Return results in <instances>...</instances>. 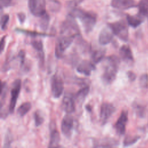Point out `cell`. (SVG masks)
<instances>
[{
	"label": "cell",
	"mask_w": 148,
	"mask_h": 148,
	"mask_svg": "<svg viewBox=\"0 0 148 148\" xmlns=\"http://www.w3.org/2000/svg\"><path fill=\"white\" fill-rule=\"evenodd\" d=\"M40 17V20L39 22L40 27L42 30L46 31L47 29V27L49 24L50 17L49 14L46 13Z\"/></svg>",
	"instance_id": "83f0119b"
},
{
	"label": "cell",
	"mask_w": 148,
	"mask_h": 148,
	"mask_svg": "<svg viewBox=\"0 0 148 148\" xmlns=\"http://www.w3.org/2000/svg\"><path fill=\"white\" fill-rule=\"evenodd\" d=\"M127 121L128 112L127 110H123L114 125V129L118 135H123L125 134Z\"/></svg>",
	"instance_id": "7c38bea8"
},
{
	"label": "cell",
	"mask_w": 148,
	"mask_h": 148,
	"mask_svg": "<svg viewBox=\"0 0 148 148\" xmlns=\"http://www.w3.org/2000/svg\"><path fill=\"white\" fill-rule=\"evenodd\" d=\"M111 5L118 9L125 10L134 7L135 1L134 0H112Z\"/></svg>",
	"instance_id": "ac0fdd59"
},
{
	"label": "cell",
	"mask_w": 148,
	"mask_h": 148,
	"mask_svg": "<svg viewBox=\"0 0 148 148\" xmlns=\"http://www.w3.org/2000/svg\"><path fill=\"white\" fill-rule=\"evenodd\" d=\"M21 87V81L19 79H16L12 85L10 90V99L9 105V111L10 113H13L17 103V101L20 92Z\"/></svg>",
	"instance_id": "52a82bcc"
},
{
	"label": "cell",
	"mask_w": 148,
	"mask_h": 148,
	"mask_svg": "<svg viewBox=\"0 0 148 148\" xmlns=\"http://www.w3.org/2000/svg\"><path fill=\"white\" fill-rule=\"evenodd\" d=\"M74 127L73 118L69 114H66L62 119L61 129L62 134L66 138H70L72 134Z\"/></svg>",
	"instance_id": "9c48e42d"
},
{
	"label": "cell",
	"mask_w": 148,
	"mask_h": 148,
	"mask_svg": "<svg viewBox=\"0 0 148 148\" xmlns=\"http://www.w3.org/2000/svg\"><path fill=\"white\" fill-rule=\"evenodd\" d=\"M84 0H73V2L75 5H77L82 3Z\"/></svg>",
	"instance_id": "f35d334b"
},
{
	"label": "cell",
	"mask_w": 148,
	"mask_h": 148,
	"mask_svg": "<svg viewBox=\"0 0 148 148\" xmlns=\"http://www.w3.org/2000/svg\"><path fill=\"white\" fill-rule=\"evenodd\" d=\"M95 69V64L88 60H83L77 66L76 71L77 72L86 76H90L91 72Z\"/></svg>",
	"instance_id": "4fadbf2b"
},
{
	"label": "cell",
	"mask_w": 148,
	"mask_h": 148,
	"mask_svg": "<svg viewBox=\"0 0 148 148\" xmlns=\"http://www.w3.org/2000/svg\"><path fill=\"white\" fill-rule=\"evenodd\" d=\"M113 33L110 27L108 25L107 27L103 28L99 35L98 41L101 45H106L110 43L113 38Z\"/></svg>",
	"instance_id": "5bb4252c"
},
{
	"label": "cell",
	"mask_w": 148,
	"mask_h": 148,
	"mask_svg": "<svg viewBox=\"0 0 148 148\" xmlns=\"http://www.w3.org/2000/svg\"><path fill=\"white\" fill-rule=\"evenodd\" d=\"M17 17H18V19L20 23L21 24H23V23H24V21L25 20L26 16L24 13L20 12V13H18L17 14Z\"/></svg>",
	"instance_id": "d590c367"
},
{
	"label": "cell",
	"mask_w": 148,
	"mask_h": 148,
	"mask_svg": "<svg viewBox=\"0 0 148 148\" xmlns=\"http://www.w3.org/2000/svg\"><path fill=\"white\" fill-rule=\"evenodd\" d=\"M115 111L116 108L111 103L103 102L101 105L100 108V120L103 125L108 121Z\"/></svg>",
	"instance_id": "30bf717a"
},
{
	"label": "cell",
	"mask_w": 148,
	"mask_h": 148,
	"mask_svg": "<svg viewBox=\"0 0 148 148\" xmlns=\"http://www.w3.org/2000/svg\"><path fill=\"white\" fill-rule=\"evenodd\" d=\"M50 137L49 147H58L60 140V136L58 131L55 126V123H51L50 124Z\"/></svg>",
	"instance_id": "d6986e66"
},
{
	"label": "cell",
	"mask_w": 148,
	"mask_h": 148,
	"mask_svg": "<svg viewBox=\"0 0 148 148\" xmlns=\"http://www.w3.org/2000/svg\"><path fill=\"white\" fill-rule=\"evenodd\" d=\"M12 0H1V6L2 7H6L10 5Z\"/></svg>",
	"instance_id": "8d00e7d4"
},
{
	"label": "cell",
	"mask_w": 148,
	"mask_h": 148,
	"mask_svg": "<svg viewBox=\"0 0 148 148\" xmlns=\"http://www.w3.org/2000/svg\"><path fill=\"white\" fill-rule=\"evenodd\" d=\"M5 39H6V36H3L1 39V53H2L5 49Z\"/></svg>",
	"instance_id": "74e56055"
},
{
	"label": "cell",
	"mask_w": 148,
	"mask_h": 148,
	"mask_svg": "<svg viewBox=\"0 0 148 148\" xmlns=\"http://www.w3.org/2000/svg\"><path fill=\"white\" fill-rule=\"evenodd\" d=\"M8 91V87L7 83L5 82H2L1 83V101H0V107L4 106L5 100L7 97Z\"/></svg>",
	"instance_id": "cb8c5ba5"
},
{
	"label": "cell",
	"mask_w": 148,
	"mask_h": 148,
	"mask_svg": "<svg viewBox=\"0 0 148 148\" xmlns=\"http://www.w3.org/2000/svg\"><path fill=\"white\" fill-rule=\"evenodd\" d=\"M17 32H22L24 34H25L27 35H30L31 36H48L49 35L45 34V33H40V32H35V31H28V30H24V29H19V28H17L16 29Z\"/></svg>",
	"instance_id": "4dcf8cb0"
},
{
	"label": "cell",
	"mask_w": 148,
	"mask_h": 148,
	"mask_svg": "<svg viewBox=\"0 0 148 148\" xmlns=\"http://www.w3.org/2000/svg\"><path fill=\"white\" fill-rule=\"evenodd\" d=\"M13 140L12 135L8 132L6 134V136L5 137V140H4V145L3 147H9L11 146V143Z\"/></svg>",
	"instance_id": "836d02e7"
},
{
	"label": "cell",
	"mask_w": 148,
	"mask_h": 148,
	"mask_svg": "<svg viewBox=\"0 0 148 148\" xmlns=\"http://www.w3.org/2000/svg\"><path fill=\"white\" fill-rule=\"evenodd\" d=\"M28 5L30 12L36 17H41L46 13V0H28Z\"/></svg>",
	"instance_id": "8992f818"
},
{
	"label": "cell",
	"mask_w": 148,
	"mask_h": 148,
	"mask_svg": "<svg viewBox=\"0 0 148 148\" xmlns=\"http://www.w3.org/2000/svg\"><path fill=\"white\" fill-rule=\"evenodd\" d=\"M33 117H34V122L36 127H39L45 121L44 116L40 110H36L34 113Z\"/></svg>",
	"instance_id": "484cf974"
},
{
	"label": "cell",
	"mask_w": 148,
	"mask_h": 148,
	"mask_svg": "<svg viewBox=\"0 0 148 148\" xmlns=\"http://www.w3.org/2000/svg\"><path fill=\"white\" fill-rule=\"evenodd\" d=\"M75 38L72 36H60L55 46V55L57 58H61L64 56V52L71 45Z\"/></svg>",
	"instance_id": "5b68a950"
},
{
	"label": "cell",
	"mask_w": 148,
	"mask_h": 148,
	"mask_svg": "<svg viewBox=\"0 0 148 148\" xmlns=\"http://www.w3.org/2000/svg\"><path fill=\"white\" fill-rule=\"evenodd\" d=\"M139 85L143 88L148 87V75L147 73H144L140 77Z\"/></svg>",
	"instance_id": "1f68e13d"
},
{
	"label": "cell",
	"mask_w": 148,
	"mask_h": 148,
	"mask_svg": "<svg viewBox=\"0 0 148 148\" xmlns=\"http://www.w3.org/2000/svg\"><path fill=\"white\" fill-rule=\"evenodd\" d=\"M127 24L124 20H121L113 23H109L108 26L114 35L120 39L127 42L128 39V28Z\"/></svg>",
	"instance_id": "277c9868"
},
{
	"label": "cell",
	"mask_w": 148,
	"mask_h": 148,
	"mask_svg": "<svg viewBox=\"0 0 148 148\" xmlns=\"http://www.w3.org/2000/svg\"><path fill=\"white\" fill-rule=\"evenodd\" d=\"M127 77L128 78V80L130 82L134 81L135 80L136 77V76L135 73L134 72H133L132 71H128L127 72Z\"/></svg>",
	"instance_id": "e575fe53"
},
{
	"label": "cell",
	"mask_w": 148,
	"mask_h": 148,
	"mask_svg": "<svg viewBox=\"0 0 148 148\" xmlns=\"http://www.w3.org/2000/svg\"><path fill=\"white\" fill-rule=\"evenodd\" d=\"M119 144V141L114 138H105L94 141L93 146L95 147H112L118 146Z\"/></svg>",
	"instance_id": "2e32d148"
},
{
	"label": "cell",
	"mask_w": 148,
	"mask_h": 148,
	"mask_svg": "<svg viewBox=\"0 0 148 148\" xmlns=\"http://www.w3.org/2000/svg\"><path fill=\"white\" fill-rule=\"evenodd\" d=\"M120 63V58L116 56L112 55L106 57L102 75V80L104 83L109 84L115 80Z\"/></svg>",
	"instance_id": "6da1fadb"
},
{
	"label": "cell",
	"mask_w": 148,
	"mask_h": 148,
	"mask_svg": "<svg viewBox=\"0 0 148 148\" xmlns=\"http://www.w3.org/2000/svg\"><path fill=\"white\" fill-rule=\"evenodd\" d=\"M140 138L138 135H127L123 140V146L125 147L130 146L135 143Z\"/></svg>",
	"instance_id": "4316f807"
},
{
	"label": "cell",
	"mask_w": 148,
	"mask_h": 148,
	"mask_svg": "<svg viewBox=\"0 0 148 148\" xmlns=\"http://www.w3.org/2000/svg\"><path fill=\"white\" fill-rule=\"evenodd\" d=\"M9 20V16L8 14H4L1 16V27L2 30H5Z\"/></svg>",
	"instance_id": "d6a6232c"
},
{
	"label": "cell",
	"mask_w": 148,
	"mask_h": 148,
	"mask_svg": "<svg viewBox=\"0 0 148 148\" xmlns=\"http://www.w3.org/2000/svg\"><path fill=\"white\" fill-rule=\"evenodd\" d=\"M32 105L29 102H26L21 104L17 109V113L21 117L25 116L31 109Z\"/></svg>",
	"instance_id": "d4e9b609"
},
{
	"label": "cell",
	"mask_w": 148,
	"mask_h": 148,
	"mask_svg": "<svg viewBox=\"0 0 148 148\" xmlns=\"http://www.w3.org/2000/svg\"><path fill=\"white\" fill-rule=\"evenodd\" d=\"M119 54L121 60L128 64H132L134 59L130 47L128 45H123L120 50Z\"/></svg>",
	"instance_id": "9a60e30c"
},
{
	"label": "cell",
	"mask_w": 148,
	"mask_h": 148,
	"mask_svg": "<svg viewBox=\"0 0 148 148\" xmlns=\"http://www.w3.org/2000/svg\"><path fill=\"white\" fill-rule=\"evenodd\" d=\"M90 91V87L88 85L84 86L75 94V99L79 102L82 103L84 101Z\"/></svg>",
	"instance_id": "ffe728a7"
},
{
	"label": "cell",
	"mask_w": 148,
	"mask_h": 148,
	"mask_svg": "<svg viewBox=\"0 0 148 148\" xmlns=\"http://www.w3.org/2000/svg\"><path fill=\"white\" fill-rule=\"evenodd\" d=\"M75 97L71 92H66L64 95L61 103V108L67 114H71L75 111Z\"/></svg>",
	"instance_id": "8fae6325"
},
{
	"label": "cell",
	"mask_w": 148,
	"mask_h": 148,
	"mask_svg": "<svg viewBox=\"0 0 148 148\" xmlns=\"http://www.w3.org/2000/svg\"><path fill=\"white\" fill-rule=\"evenodd\" d=\"M60 35L62 36H72L78 37L80 35L79 26L75 17L69 14L63 21L60 27Z\"/></svg>",
	"instance_id": "3957f363"
},
{
	"label": "cell",
	"mask_w": 148,
	"mask_h": 148,
	"mask_svg": "<svg viewBox=\"0 0 148 148\" xmlns=\"http://www.w3.org/2000/svg\"><path fill=\"white\" fill-rule=\"evenodd\" d=\"M106 50L105 49H99L94 50L91 55L92 62L94 64H98L105 57Z\"/></svg>",
	"instance_id": "44dd1931"
},
{
	"label": "cell",
	"mask_w": 148,
	"mask_h": 148,
	"mask_svg": "<svg viewBox=\"0 0 148 148\" xmlns=\"http://www.w3.org/2000/svg\"><path fill=\"white\" fill-rule=\"evenodd\" d=\"M31 45L38 53L40 65H43L45 61V54L43 51V46L42 40L40 39H33L31 42Z\"/></svg>",
	"instance_id": "e0dca14e"
},
{
	"label": "cell",
	"mask_w": 148,
	"mask_h": 148,
	"mask_svg": "<svg viewBox=\"0 0 148 148\" xmlns=\"http://www.w3.org/2000/svg\"><path fill=\"white\" fill-rule=\"evenodd\" d=\"M138 14L143 17L148 15V0H140L138 5Z\"/></svg>",
	"instance_id": "603a6c76"
},
{
	"label": "cell",
	"mask_w": 148,
	"mask_h": 148,
	"mask_svg": "<svg viewBox=\"0 0 148 148\" xmlns=\"http://www.w3.org/2000/svg\"><path fill=\"white\" fill-rule=\"evenodd\" d=\"M48 6L49 9L53 12H58L60 9L61 3L57 0H49Z\"/></svg>",
	"instance_id": "f546056e"
},
{
	"label": "cell",
	"mask_w": 148,
	"mask_h": 148,
	"mask_svg": "<svg viewBox=\"0 0 148 148\" xmlns=\"http://www.w3.org/2000/svg\"><path fill=\"white\" fill-rule=\"evenodd\" d=\"M69 14L80 20L86 33L90 32L93 29L97 23V16L96 13L91 11H86L79 8H74Z\"/></svg>",
	"instance_id": "7a4b0ae2"
},
{
	"label": "cell",
	"mask_w": 148,
	"mask_h": 148,
	"mask_svg": "<svg viewBox=\"0 0 148 148\" xmlns=\"http://www.w3.org/2000/svg\"><path fill=\"white\" fill-rule=\"evenodd\" d=\"M134 109L137 114L140 117H143L146 114V108L140 104L135 103L133 105Z\"/></svg>",
	"instance_id": "f1b7e54d"
},
{
	"label": "cell",
	"mask_w": 148,
	"mask_h": 148,
	"mask_svg": "<svg viewBox=\"0 0 148 148\" xmlns=\"http://www.w3.org/2000/svg\"><path fill=\"white\" fill-rule=\"evenodd\" d=\"M64 88V83L61 77L55 73L51 79V92L53 97L58 98L62 95Z\"/></svg>",
	"instance_id": "ba28073f"
},
{
	"label": "cell",
	"mask_w": 148,
	"mask_h": 148,
	"mask_svg": "<svg viewBox=\"0 0 148 148\" xmlns=\"http://www.w3.org/2000/svg\"><path fill=\"white\" fill-rule=\"evenodd\" d=\"M143 17H141L139 14L137 16H127V21L129 25L133 28H136L138 27L143 21Z\"/></svg>",
	"instance_id": "7402d4cb"
}]
</instances>
